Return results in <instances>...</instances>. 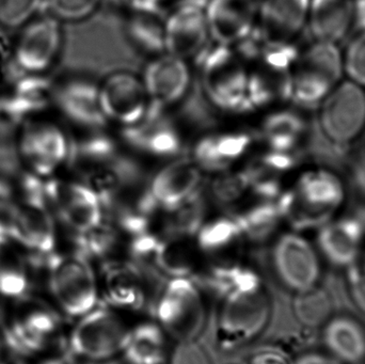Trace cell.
<instances>
[{"label": "cell", "mask_w": 365, "mask_h": 364, "mask_svg": "<svg viewBox=\"0 0 365 364\" xmlns=\"http://www.w3.org/2000/svg\"><path fill=\"white\" fill-rule=\"evenodd\" d=\"M216 341L234 350L259 337L269 323L272 305L257 271L247 266L220 296Z\"/></svg>", "instance_id": "obj_1"}, {"label": "cell", "mask_w": 365, "mask_h": 364, "mask_svg": "<svg viewBox=\"0 0 365 364\" xmlns=\"http://www.w3.org/2000/svg\"><path fill=\"white\" fill-rule=\"evenodd\" d=\"M199 251V274L193 281L221 296L246 269L249 245L235 218L220 216L206 220L195 236Z\"/></svg>", "instance_id": "obj_2"}, {"label": "cell", "mask_w": 365, "mask_h": 364, "mask_svg": "<svg viewBox=\"0 0 365 364\" xmlns=\"http://www.w3.org/2000/svg\"><path fill=\"white\" fill-rule=\"evenodd\" d=\"M45 262L47 288L58 311L78 318L98 306V271L81 250L56 251Z\"/></svg>", "instance_id": "obj_3"}, {"label": "cell", "mask_w": 365, "mask_h": 364, "mask_svg": "<svg viewBox=\"0 0 365 364\" xmlns=\"http://www.w3.org/2000/svg\"><path fill=\"white\" fill-rule=\"evenodd\" d=\"M4 222L10 239L26 254L46 260L57 251V226L45 199L44 183L19 194L6 209Z\"/></svg>", "instance_id": "obj_4"}, {"label": "cell", "mask_w": 365, "mask_h": 364, "mask_svg": "<svg viewBox=\"0 0 365 364\" xmlns=\"http://www.w3.org/2000/svg\"><path fill=\"white\" fill-rule=\"evenodd\" d=\"M126 313L105 305L78 318L68 333V350L76 358L108 360L121 354L133 323Z\"/></svg>", "instance_id": "obj_5"}, {"label": "cell", "mask_w": 365, "mask_h": 364, "mask_svg": "<svg viewBox=\"0 0 365 364\" xmlns=\"http://www.w3.org/2000/svg\"><path fill=\"white\" fill-rule=\"evenodd\" d=\"M155 321L169 337L182 341L195 340L206 323L203 291L190 278H170L154 303Z\"/></svg>", "instance_id": "obj_6"}, {"label": "cell", "mask_w": 365, "mask_h": 364, "mask_svg": "<svg viewBox=\"0 0 365 364\" xmlns=\"http://www.w3.org/2000/svg\"><path fill=\"white\" fill-rule=\"evenodd\" d=\"M6 321L4 343L13 352L28 356L45 352L57 341L61 331L59 311L41 299H16Z\"/></svg>", "instance_id": "obj_7"}, {"label": "cell", "mask_w": 365, "mask_h": 364, "mask_svg": "<svg viewBox=\"0 0 365 364\" xmlns=\"http://www.w3.org/2000/svg\"><path fill=\"white\" fill-rule=\"evenodd\" d=\"M249 71L240 53L231 46L217 44L202 61V85L208 100L227 111L250 108L248 102Z\"/></svg>", "instance_id": "obj_8"}, {"label": "cell", "mask_w": 365, "mask_h": 364, "mask_svg": "<svg viewBox=\"0 0 365 364\" xmlns=\"http://www.w3.org/2000/svg\"><path fill=\"white\" fill-rule=\"evenodd\" d=\"M17 157L29 175L46 181L68 160L71 145L66 132L48 120L30 119L16 138Z\"/></svg>", "instance_id": "obj_9"}, {"label": "cell", "mask_w": 365, "mask_h": 364, "mask_svg": "<svg viewBox=\"0 0 365 364\" xmlns=\"http://www.w3.org/2000/svg\"><path fill=\"white\" fill-rule=\"evenodd\" d=\"M44 196L51 212L74 235L85 234L102 224L104 207L98 194L81 181H44Z\"/></svg>", "instance_id": "obj_10"}, {"label": "cell", "mask_w": 365, "mask_h": 364, "mask_svg": "<svg viewBox=\"0 0 365 364\" xmlns=\"http://www.w3.org/2000/svg\"><path fill=\"white\" fill-rule=\"evenodd\" d=\"M12 48V61L27 76L44 74L59 56L62 47L60 21L49 15H38L21 28Z\"/></svg>", "instance_id": "obj_11"}, {"label": "cell", "mask_w": 365, "mask_h": 364, "mask_svg": "<svg viewBox=\"0 0 365 364\" xmlns=\"http://www.w3.org/2000/svg\"><path fill=\"white\" fill-rule=\"evenodd\" d=\"M272 263L281 284L295 293L317 286L321 260L312 244L296 232L277 237L272 248Z\"/></svg>", "instance_id": "obj_12"}, {"label": "cell", "mask_w": 365, "mask_h": 364, "mask_svg": "<svg viewBox=\"0 0 365 364\" xmlns=\"http://www.w3.org/2000/svg\"><path fill=\"white\" fill-rule=\"evenodd\" d=\"M98 100L106 121L132 128L149 110V96L143 80L130 72H115L98 85Z\"/></svg>", "instance_id": "obj_13"}, {"label": "cell", "mask_w": 365, "mask_h": 364, "mask_svg": "<svg viewBox=\"0 0 365 364\" xmlns=\"http://www.w3.org/2000/svg\"><path fill=\"white\" fill-rule=\"evenodd\" d=\"M100 265V297L107 306L124 313L141 311L147 306L148 280L136 261H115Z\"/></svg>", "instance_id": "obj_14"}, {"label": "cell", "mask_w": 365, "mask_h": 364, "mask_svg": "<svg viewBox=\"0 0 365 364\" xmlns=\"http://www.w3.org/2000/svg\"><path fill=\"white\" fill-rule=\"evenodd\" d=\"M207 0H182L165 19V51L188 61L200 55L210 38L206 19Z\"/></svg>", "instance_id": "obj_15"}, {"label": "cell", "mask_w": 365, "mask_h": 364, "mask_svg": "<svg viewBox=\"0 0 365 364\" xmlns=\"http://www.w3.org/2000/svg\"><path fill=\"white\" fill-rule=\"evenodd\" d=\"M257 0H207L206 19L217 44L232 46L247 38L257 25Z\"/></svg>", "instance_id": "obj_16"}, {"label": "cell", "mask_w": 365, "mask_h": 364, "mask_svg": "<svg viewBox=\"0 0 365 364\" xmlns=\"http://www.w3.org/2000/svg\"><path fill=\"white\" fill-rule=\"evenodd\" d=\"M141 80L152 106L164 109L184 98L190 85V71L187 61L164 53L148 64Z\"/></svg>", "instance_id": "obj_17"}, {"label": "cell", "mask_w": 365, "mask_h": 364, "mask_svg": "<svg viewBox=\"0 0 365 364\" xmlns=\"http://www.w3.org/2000/svg\"><path fill=\"white\" fill-rule=\"evenodd\" d=\"M323 126L336 141L355 138L365 124V98L353 83L340 85L324 105Z\"/></svg>", "instance_id": "obj_18"}, {"label": "cell", "mask_w": 365, "mask_h": 364, "mask_svg": "<svg viewBox=\"0 0 365 364\" xmlns=\"http://www.w3.org/2000/svg\"><path fill=\"white\" fill-rule=\"evenodd\" d=\"M202 170L192 160L170 162L156 173L149 192L160 209L178 207L200 190Z\"/></svg>", "instance_id": "obj_19"}, {"label": "cell", "mask_w": 365, "mask_h": 364, "mask_svg": "<svg viewBox=\"0 0 365 364\" xmlns=\"http://www.w3.org/2000/svg\"><path fill=\"white\" fill-rule=\"evenodd\" d=\"M308 11L309 0H261L255 27L266 44H283L300 29Z\"/></svg>", "instance_id": "obj_20"}, {"label": "cell", "mask_w": 365, "mask_h": 364, "mask_svg": "<svg viewBox=\"0 0 365 364\" xmlns=\"http://www.w3.org/2000/svg\"><path fill=\"white\" fill-rule=\"evenodd\" d=\"M125 138L133 147L158 157L177 155L182 147L177 128L164 117L163 108L152 105L138 124L125 128Z\"/></svg>", "instance_id": "obj_21"}, {"label": "cell", "mask_w": 365, "mask_h": 364, "mask_svg": "<svg viewBox=\"0 0 365 364\" xmlns=\"http://www.w3.org/2000/svg\"><path fill=\"white\" fill-rule=\"evenodd\" d=\"M53 100L73 123L88 128H103L107 123L98 100V85L74 79L53 91Z\"/></svg>", "instance_id": "obj_22"}, {"label": "cell", "mask_w": 365, "mask_h": 364, "mask_svg": "<svg viewBox=\"0 0 365 364\" xmlns=\"http://www.w3.org/2000/svg\"><path fill=\"white\" fill-rule=\"evenodd\" d=\"M250 143V136L246 132L210 135L197 141L192 160L202 171L223 172L247 153Z\"/></svg>", "instance_id": "obj_23"}, {"label": "cell", "mask_w": 365, "mask_h": 364, "mask_svg": "<svg viewBox=\"0 0 365 364\" xmlns=\"http://www.w3.org/2000/svg\"><path fill=\"white\" fill-rule=\"evenodd\" d=\"M121 354L128 364H168L170 337L156 321L134 323Z\"/></svg>", "instance_id": "obj_24"}, {"label": "cell", "mask_w": 365, "mask_h": 364, "mask_svg": "<svg viewBox=\"0 0 365 364\" xmlns=\"http://www.w3.org/2000/svg\"><path fill=\"white\" fill-rule=\"evenodd\" d=\"M340 75L338 53L331 45L321 44L311 49L298 66L295 83L302 98L321 95L331 87Z\"/></svg>", "instance_id": "obj_25"}, {"label": "cell", "mask_w": 365, "mask_h": 364, "mask_svg": "<svg viewBox=\"0 0 365 364\" xmlns=\"http://www.w3.org/2000/svg\"><path fill=\"white\" fill-rule=\"evenodd\" d=\"M364 239V230L357 222H336L322 229L317 236V249L330 264L349 269L359 258Z\"/></svg>", "instance_id": "obj_26"}, {"label": "cell", "mask_w": 365, "mask_h": 364, "mask_svg": "<svg viewBox=\"0 0 365 364\" xmlns=\"http://www.w3.org/2000/svg\"><path fill=\"white\" fill-rule=\"evenodd\" d=\"M26 252L9 236L0 220V296L16 301L29 294L31 278Z\"/></svg>", "instance_id": "obj_27"}, {"label": "cell", "mask_w": 365, "mask_h": 364, "mask_svg": "<svg viewBox=\"0 0 365 364\" xmlns=\"http://www.w3.org/2000/svg\"><path fill=\"white\" fill-rule=\"evenodd\" d=\"M323 341L341 363L359 364L365 360V329L351 316L330 318L324 325Z\"/></svg>", "instance_id": "obj_28"}, {"label": "cell", "mask_w": 365, "mask_h": 364, "mask_svg": "<svg viewBox=\"0 0 365 364\" xmlns=\"http://www.w3.org/2000/svg\"><path fill=\"white\" fill-rule=\"evenodd\" d=\"M150 261L158 271L170 278L195 280L201 267L195 237H167L160 239Z\"/></svg>", "instance_id": "obj_29"}, {"label": "cell", "mask_w": 365, "mask_h": 364, "mask_svg": "<svg viewBox=\"0 0 365 364\" xmlns=\"http://www.w3.org/2000/svg\"><path fill=\"white\" fill-rule=\"evenodd\" d=\"M206 222V202L199 192L178 207L160 209L154 232L160 239L167 237H195Z\"/></svg>", "instance_id": "obj_30"}, {"label": "cell", "mask_w": 365, "mask_h": 364, "mask_svg": "<svg viewBox=\"0 0 365 364\" xmlns=\"http://www.w3.org/2000/svg\"><path fill=\"white\" fill-rule=\"evenodd\" d=\"M126 34L130 42L141 53L160 56L165 51V19L160 9H135L128 13Z\"/></svg>", "instance_id": "obj_31"}, {"label": "cell", "mask_w": 365, "mask_h": 364, "mask_svg": "<svg viewBox=\"0 0 365 364\" xmlns=\"http://www.w3.org/2000/svg\"><path fill=\"white\" fill-rule=\"evenodd\" d=\"M310 9L311 21L315 33L323 40L340 38L353 21L354 0H312Z\"/></svg>", "instance_id": "obj_32"}, {"label": "cell", "mask_w": 365, "mask_h": 364, "mask_svg": "<svg viewBox=\"0 0 365 364\" xmlns=\"http://www.w3.org/2000/svg\"><path fill=\"white\" fill-rule=\"evenodd\" d=\"M248 244L262 245L276 234L280 211L269 203L249 205L234 216Z\"/></svg>", "instance_id": "obj_33"}, {"label": "cell", "mask_w": 365, "mask_h": 364, "mask_svg": "<svg viewBox=\"0 0 365 364\" xmlns=\"http://www.w3.org/2000/svg\"><path fill=\"white\" fill-rule=\"evenodd\" d=\"M293 312L300 324L308 328H317L325 325L331 318V298L321 286H313L304 292L296 293Z\"/></svg>", "instance_id": "obj_34"}, {"label": "cell", "mask_w": 365, "mask_h": 364, "mask_svg": "<svg viewBox=\"0 0 365 364\" xmlns=\"http://www.w3.org/2000/svg\"><path fill=\"white\" fill-rule=\"evenodd\" d=\"M250 192L248 177L245 170L217 173V177L210 185L212 198L223 205H232L240 202L247 192Z\"/></svg>", "instance_id": "obj_35"}, {"label": "cell", "mask_w": 365, "mask_h": 364, "mask_svg": "<svg viewBox=\"0 0 365 364\" xmlns=\"http://www.w3.org/2000/svg\"><path fill=\"white\" fill-rule=\"evenodd\" d=\"M45 0H0V27L21 29L36 19Z\"/></svg>", "instance_id": "obj_36"}, {"label": "cell", "mask_w": 365, "mask_h": 364, "mask_svg": "<svg viewBox=\"0 0 365 364\" xmlns=\"http://www.w3.org/2000/svg\"><path fill=\"white\" fill-rule=\"evenodd\" d=\"M104 0H45L48 14L59 21L87 19Z\"/></svg>", "instance_id": "obj_37"}, {"label": "cell", "mask_w": 365, "mask_h": 364, "mask_svg": "<svg viewBox=\"0 0 365 364\" xmlns=\"http://www.w3.org/2000/svg\"><path fill=\"white\" fill-rule=\"evenodd\" d=\"M170 364H212L207 353L195 340L182 341L173 348Z\"/></svg>", "instance_id": "obj_38"}, {"label": "cell", "mask_w": 365, "mask_h": 364, "mask_svg": "<svg viewBox=\"0 0 365 364\" xmlns=\"http://www.w3.org/2000/svg\"><path fill=\"white\" fill-rule=\"evenodd\" d=\"M346 66L349 75L365 85V33L356 38L347 51Z\"/></svg>", "instance_id": "obj_39"}, {"label": "cell", "mask_w": 365, "mask_h": 364, "mask_svg": "<svg viewBox=\"0 0 365 364\" xmlns=\"http://www.w3.org/2000/svg\"><path fill=\"white\" fill-rule=\"evenodd\" d=\"M347 284L356 307L365 316V265H353L347 271Z\"/></svg>", "instance_id": "obj_40"}, {"label": "cell", "mask_w": 365, "mask_h": 364, "mask_svg": "<svg viewBox=\"0 0 365 364\" xmlns=\"http://www.w3.org/2000/svg\"><path fill=\"white\" fill-rule=\"evenodd\" d=\"M250 364H292L289 357L278 348H265L255 353L250 359Z\"/></svg>", "instance_id": "obj_41"}, {"label": "cell", "mask_w": 365, "mask_h": 364, "mask_svg": "<svg viewBox=\"0 0 365 364\" xmlns=\"http://www.w3.org/2000/svg\"><path fill=\"white\" fill-rule=\"evenodd\" d=\"M292 364H339L334 359L319 353H307L298 357Z\"/></svg>", "instance_id": "obj_42"}, {"label": "cell", "mask_w": 365, "mask_h": 364, "mask_svg": "<svg viewBox=\"0 0 365 364\" xmlns=\"http://www.w3.org/2000/svg\"><path fill=\"white\" fill-rule=\"evenodd\" d=\"M38 364H78V363L76 357L70 350H63L46 357Z\"/></svg>", "instance_id": "obj_43"}, {"label": "cell", "mask_w": 365, "mask_h": 364, "mask_svg": "<svg viewBox=\"0 0 365 364\" xmlns=\"http://www.w3.org/2000/svg\"><path fill=\"white\" fill-rule=\"evenodd\" d=\"M4 353H6V343H4V337L0 335V363H1L2 358H4Z\"/></svg>", "instance_id": "obj_44"}, {"label": "cell", "mask_w": 365, "mask_h": 364, "mask_svg": "<svg viewBox=\"0 0 365 364\" xmlns=\"http://www.w3.org/2000/svg\"><path fill=\"white\" fill-rule=\"evenodd\" d=\"M149 1L151 2V4H155V6H160V4L169 1V0H149Z\"/></svg>", "instance_id": "obj_45"}, {"label": "cell", "mask_w": 365, "mask_h": 364, "mask_svg": "<svg viewBox=\"0 0 365 364\" xmlns=\"http://www.w3.org/2000/svg\"><path fill=\"white\" fill-rule=\"evenodd\" d=\"M364 264L365 265V261H364Z\"/></svg>", "instance_id": "obj_46"}]
</instances>
